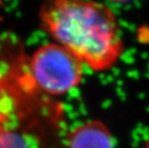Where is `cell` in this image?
Wrapping results in <instances>:
<instances>
[{"mask_svg":"<svg viewBox=\"0 0 149 148\" xmlns=\"http://www.w3.org/2000/svg\"><path fill=\"white\" fill-rule=\"evenodd\" d=\"M29 70L37 87L55 98L80 86L85 65L65 47L50 42L35 51L29 60Z\"/></svg>","mask_w":149,"mask_h":148,"instance_id":"obj_3","label":"cell"},{"mask_svg":"<svg viewBox=\"0 0 149 148\" xmlns=\"http://www.w3.org/2000/svg\"><path fill=\"white\" fill-rule=\"evenodd\" d=\"M66 148H116V142L105 122L91 118L69 129Z\"/></svg>","mask_w":149,"mask_h":148,"instance_id":"obj_4","label":"cell"},{"mask_svg":"<svg viewBox=\"0 0 149 148\" xmlns=\"http://www.w3.org/2000/svg\"><path fill=\"white\" fill-rule=\"evenodd\" d=\"M135 148H149V138H147L146 140H143Z\"/></svg>","mask_w":149,"mask_h":148,"instance_id":"obj_5","label":"cell"},{"mask_svg":"<svg viewBox=\"0 0 149 148\" xmlns=\"http://www.w3.org/2000/svg\"><path fill=\"white\" fill-rule=\"evenodd\" d=\"M21 47L0 42V148H66L64 107L35 84Z\"/></svg>","mask_w":149,"mask_h":148,"instance_id":"obj_1","label":"cell"},{"mask_svg":"<svg viewBox=\"0 0 149 148\" xmlns=\"http://www.w3.org/2000/svg\"><path fill=\"white\" fill-rule=\"evenodd\" d=\"M40 17L55 42L69 50L91 71L112 70L124 55L125 42L118 17L104 3L49 1L40 8Z\"/></svg>","mask_w":149,"mask_h":148,"instance_id":"obj_2","label":"cell"}]
</instances>
